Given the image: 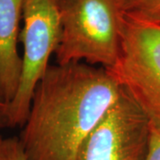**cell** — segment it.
<instances>
[{
	"mask_svg": "<svg viewBox=\"0 0 160 160\" xmlns=\"http://www.w3.org/2000/svg\"><path fill=\"white\" fill-rule=\"evenodd\" d=\"M121 86L108 69L83 62L50 65L20 133L26 160H77L80 146Z\"/></svg>",
	"mask_w": 160,
	"mask_h": 160,
	"instance_id": "obj_1",
	"label": "cell"
},
{
	"mask_svg": "<svg viewBox=\"0 0 160 160\" xmlns=\"http://www.w3.org/2000/svg\"><path fill=\"white\" fill-rule=\"evenodd\" d=\"M57 6L62 25L57 64L112 68L119 57L125 15L119 0H57Z\"/></svg>",
	"mask_w": 160,
	"mask_h": 160,
	"instance_id": "obj_2",
	"label": "cell"
},
{
	"mask_svg": "<svg viewBox=\"0 0 160 160\" xmlns=\"http://www.w3.org/2000/svg\"><path fill=\"white\" fill-rule=\"evenodd\" d=\"M108 70L149 119L160 126L159 22L125 13L119 57Z\"/></svg>",
	"mask_w": 160,
	"mask_h": 160,
	"instance_id": "obj_3",
	"label": "cell"
},
{
	"mask_svg": "<svg viewBox=\"0 0 160 160\" xmlns=\"http://www.w3.org/2000/svg\"><path fill=\"white\" fill-rule=\"evenodd\" d=\"M23 27L19 41L23 46L22 71L17 92L6 107L3 127H22L28 118L34 92L57 51L62 25L57 0H24Z\"/></svg>",
	"mask_w": 160,
	"mask_h": 160,
	"instance_id": "obj_4",
	"label": "cell"
},
{
	"mask_svg": "<svg viewBox=\"0 0 160 160\" xmlns=\"http://www.w3.org/2000/svg\"><path fill=\"white\" fill-rule=\"evenodd\" d=\"M149 119L122 87L118 98L80 146L77 160H145Z\"/></svg>",
	"mask_w": 160,
	"mask_h": 160,
	"instance_id": "obj_5",
	"label": "cell"
},
{
	"mask_svg": "<svg viewBox=\"0 0 160 160\" xmlns=\"http://www.w3.org/2000/svg\"><path fill=\"white\" fill-rule=\"evenodd\" d=\"M24 0H0V101L7 105L17 92L22 57L17 45Z\"/></svg>",
	"mask_w": 160,
	"mask_h": 160,
	"instance_id": "obj_6",
	"label": "cell"
},
{
	"mask_svg": "<svg viewBox=\"0 0 160 160\" xmlns=\"http://www.w3.org/2000/svg\"><path fill=\"white\" fill-rule=\"evenodd\" d=\"M123 12L126 14L147 17L160 7V0H119Z\"/></svg>",
	"mask_w": 160,
	"mask_h": 160,
	"instance_id": "obj_7",
	"label": "cell"
},
{
	"mask_svg": "<svg viewBox=\"0 0 160 160\" xmlns=\"http://www.w3.org/2000/svg\"><path fill=\"white\" fill-rule=\"evenodd\" d=\"M0 160H26L19 137L0 135Z\"/></svg>",
	"mask_w": 160,
	"mask_h": 160,
	"instance_id": "obj_8",
	"label": "cell"
},
{
	"mask_svg": "<svg viewBox=\"0 0 160 160\" xmlns=\"http://www.w3.org/2000/svg\"><path fill=\"white\" fill-rule=\"evenodd\" d=\"M145 160H160V126L149 120V142Z\"/></svg>",
	"mask_w": 160,
	"mask_h": 160,
	"instance_id": "obj_9",
	"label": "cell"
},
{
	"mask_svg": "<svg viewBox=\"0 0 160 160\" xmlns=\"http://www.w3.org/2000/svg\"><path fill=\"white\" fill-rule=\"evenodd\" d=\"M139 17H140V16H139ZM142 18H146V19H149V20H153V21H157V22H160V7L158 9H157L156 11L153 12L152 13H150L149 16Z\"/></svg>",
	"mask_w": 160,
	"mask_h": 160,
	"instance_id": "obj_10",
	"label": "cell"
},
{
	"mask_svg": "<svg viewBox=\"0 0 160 160\" xmlns=\"http://www.w3.org/2000/svg\"><path fill=\"white\" fill-rule=\"evenodd\" d=\"M7 104L0 101V128H2V121H3V116L6 111Z\"/></svg>",
	"mask_w": 160,
	"mask_h": 160,
	"instance_id": "obj_11",
	"label": "cell"
}]
</instances>
